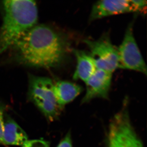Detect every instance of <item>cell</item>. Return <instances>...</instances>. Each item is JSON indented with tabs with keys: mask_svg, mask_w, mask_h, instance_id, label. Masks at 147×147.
Instances as JSON below:
<instances>
[{
	"mask_svg": "<svg viewBox=\"0 0 147 147\" xmlns=\"http://www.w3.org/2000/svg\"><path fill=\"white\" fill-rule=\"evenodd\" d=\"M4 16L1 31L0 53L36 26L38 12L35 1L7 0L3 2Z\"/></svg>",
	"mask_w": 147,
	"mask_h": 147,
	"instance_id": "cell-2",
	"label": "cell"
},
{
	"mask_svg": "<svg viewBox=\"0 0 147 147\" xmlns=\"http://www.w3.org/2000/svg\"><path fill=\"white\" fill-rule=\"evenodd\" d=\"M53 90L57 102L63 108L65 105L73 101L83 90L78 84L65 81H59L54 83Z\"/></svg>",
	"mask_w": 147,
	"mask_h": 147,
	"instance_id": "cell-9",
	"label": "cell"
},
{
	"mask_svg": "<svg viewBox=\"0 0 147 147\" xmlns=\"http://www.w3.org/2000/svg\"><path fill=\"white\" fill-rule=\"evenodd\" d=\"M117 51L118 68L134 70L147 75L146 65L134 38L132 23L127 27Z\"/></svg>",
	"mask_w": 147,
	"mask_h": 147,
	"instance_id": "cell-6",
	"label": "cell"
},
{
	"mask_svg": "<svg viewBox=\"0 0 147 147\" xmlns=\"http://www.w3.org/2000/svg\"><path fill=\"white\" fill-rule=\"evenodd\" d=\"M50 78L30 75L29 96L37 107L50 121L58 118L63 108L58 104Z\"/></svg>",
	"mask_w": 147,
	"mask_h": 147,
	"instance_id": "cell-3",
	"label": "cell"
},
{
	"mask_svg": "<svg viewBox=\"0 0 147 147\" xmlns=\"http://www.w3.org/2000/svg\"><path fill=\"white\" fill-rule=\"evenodd\" d=\"M97 69L113 73L118 68L117 48L111 42L108 34H104L96 40H85Z\"/></svg>",
	"mask_w": 147,
	"mask_h": 147,
	"instance_id": "cell-5",
	"label": "cell"
},
{
	"mask_svg": "<svg viewBox=\"0 0 147 147\" xmlns=\"http://www.w3.org/2000/svg\"><path fill=\"white\" fill-rule=\"evenodd\" d=\"M130 12L145 13L146 11L147 2L144 0L128 1Z\"/></svg>",
	"mask_w": 147,
	"mask_h": 147,
	"instance_id": "cell-12",
	"label": "cell"
},
{
	"mask_svg": "<svg viewBox=\"0 0 147 147\" xmlns=\"http://www.w3.org/2000/svg\"><path fill=\"white\" fill-rule=\"evenodd\" d=\"M130 12L127 0H100L92 7L89 20L94 21L113 15Z\"/></svg>",
	"mask_w": 147,
	"mask_h": 147,
	"instance_id": "cell-8",
	"label": "cell"
},
{
	"mask_svg": "<svg viewBox=\"0 0 147 147\" xmlns=\"http://www.w3.org/2000/svg\"><path fill=\"white\" fill-rule=\"evenodd\" d=\"M57 147H73L71 132L68 131L65 137L60 142Z\"/></svg>",
	"mask_w": 147,
	"mask_h": 147,
	"instance_id": "cell-14",
	"label": "cell"
},
{
	"mask_svg": "<svg viewBox=\"0 0 147 147\" xmlns=\"http://www.w3.org/2000/svg\"><path fill=\"white\" fill-rule=\"evenodd\" d=\"M112 74L96 69L85 83L86 89L82 104L89 102L95 98L108 99L112 83Z\"/></svg>",
	"mask_w": 147,
	"mask_h": 147,
	"instance_id": "cell-7",
	"label": "cell"
},
{
	"mask_svg": "<svg viewBox=\"0 0 147 147\" xmlns=\"http://www.w3.org/2000/svg\"><path fill=\"white\" fill-rule=\"evenodd\" d=\"M5 107L3 104L0 102V144H1L2 141L3 132L4 131L3 114Z\"/></svg>",
	"mask_w": 147,
	"mask_h": 147,
	"instance_id": "cell-15",
	"label": "cell"
},
{
	"mask_svg": "<svg viewBox=\"0 0 147 147\" xmlns=\"http://www.w3.org/2000/svg\"><path fill=\"white\" fill-rule=\"evenodd\" d=\"M21 60L26 64L50 68L63 63L68 53V42L50 27L36 25L13 45Z\"/></svg>",
	"mask_w": 147,
	"mask_h": 147,
	"instance_id": "cell-1",
	"label": "cell"
},
{
	"mask_svg": "<svg viewBox=\"0 0 147 147\" xmlns=\"http://www.w3.org/2000/svg\"><path fill=\"white\" fill-rule=\"evenodd\" d=\"M73 53L77 61L74 73V80H81L86 83L96 69L94 62L90 54L82 50H74Z\"/></svg>",
	"mask_w": 147,
	"mask_h": 147,
	"instance_id": "cell-10",
	"label": "cell"
},
{
	"mask_svg": "<svg viewBox=\"0 0 147 147\" xmlns=\"http://www.w3.org/2000/svg\"><path fill=\"white\" fill-rule=\"evenodd\" d=\"M107 147H144L131 124L124 102L122 108L111 119L109 124Z\"/></svg>",
	"mask_w": 147,
	"mask_h": 147,
	"instance_id": "cell-4",
	"label": "cell"
},
{
	"mask_svg": "<svg viewBox=\"0 0 147 147\" xmlns=\"http://www.w3.org/2000/svg\"><path fill=\"white\" fill-rule=\"evenodd\" d=\"M28 140L26 133L12 119L6 118L4 124L1 144L7 145L23 146Z\"/></svg>",
	"mask_w": 147,
	"mask_h": 147,
	"instance_id": "cell-11",
	"label": "cell"
},
{
	"mask_svg": "<svg viewBox=\"0 0 147 147\" xmlns=\"http://www.w3.org/2000/svg\"><path fill=\"white\" fill-rule=\"evenodd\" d=\"M23 147H50L49 142L42 140H32L27 141Z\"/></svg>",
	"mask_w": 147,
	"mask_h": 147,
	"instance_id": "cell-13",
	"label": "cell"
}]
</instances>
